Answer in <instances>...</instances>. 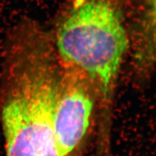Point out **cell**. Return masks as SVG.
<instances>
[{"mask_svg":"<svg viewBox=\"0 0 156 156\" xmlns=\"http://www.w3.org/2000/svg\"><path fill=\"white\" fill-rule=\"evenodd\" d=\"M59 71L51 34L29 19L10 30L0 78L5 156H60L53 132Z\"/></svg>","mask_w":156,"mask_h":156,"instance_id":"6da1fadb","label":"cell"},{"mask_svg":"<svg viewBox=\"0 0 156 156\" xmlns=\"http://www.w3.org/2000/svg\"><path fill=\"white\" fill-rule=\"evenodd\" d=\"M132 38L134 72L145 81L156 68V0H138Z\"/></svg>","mask_w":156,"mask_h":156,"instance_id":"277c9868","label":"cell"},{"mask_svg":"<svg viewBox=\"0 0 156 156\" xmlns=\"http://www.w3.org/2000/svg\"><path fill=\"white\" fill-rule=\"evenodd\" d=\"M59 64L53 113L55 141L60 156H74L85 137L97 99L94 87L83 71L60 59Z\"/></svg>","mask_w":156,"mask_h":156,"instance_id":"3957f363","label":"cell"},{"mask_svg":"<svg viewBox=\"0 0 156 156\" xmlns=\"http://www.w3.org/2000/svg\"><path fill=\"white\" fill-rule=\"evenodd\" d=\"M59 59L91 81L98 114L99 149L110 148L113 107L130 41L116 0H73L52 34Z\"/></svg>","mask_w":156,"mask_h":156,"instance_id":"7a4b0ae2","label":"cell"}]
</instances>
